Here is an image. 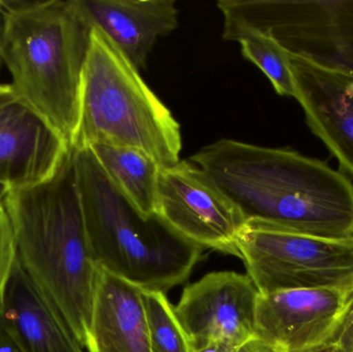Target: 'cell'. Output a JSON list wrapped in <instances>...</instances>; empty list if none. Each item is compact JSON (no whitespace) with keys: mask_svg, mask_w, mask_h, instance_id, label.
I'll use <instances>...</instances> for the list:
<instances>
[{"mask_svg":"<svg viewBox=\"0 0 353 352\" xmlns=\"http://www.w3.org/2000/svg\"><path fill=\"white\" fill-rule=\"evenodd\" d=\"M189 161L234 203L246 222L313 237H353L352 182L319 159L223 138Z\"/></svg>","mask_w":353,"mask_h":352,"instance_id":"cell-1","label":"cell"},{"mask_svg":"<svg viewBox=\"0 0 353 352\" xmlns=\"http://www.w3.org/2000/svg\"><path fill=\"white\" fill-rule=\"evenodd\" d=\"M17 258L86 351L97 267L70 154L50 179L10 190L4 203Z\"/></svg>","mask_w":353,"mask_h":352,"instance_id":"cell-2","label":"cell"},{"mask_svg":"<svg viewBox=\"0 0 353 352\" xmlns=\"http://www.w3.org/2000/svg\"><path fill=\"white\" fill-rule=\"evenodd\" d=\"M1 54L12 86L72 149L93 27L77 0L3 1Z\"/></svg>","mask_w":353,"mask_h":352,"instance_id":"cell-3","label":"cell"},{"mask_svg":"<svg viewBox=\"0 0 353 352\" xmlns=\"http://www.w3.org/2000/svg\"><path fill=\"white\" fill-rule=\"evenodd\" d=\"M72 151L97 267L146 291L165 293L187 280L205 249L157 215L140 214L116 189L90 149Z\"/></svg>","mask_w":353,"mask_h":352,"instance_id":"cell-4","label":"cell"},{"mask_svg":"<svg viewBox=\"0 0 353 352\" xmlns=\"http://www.w3.org/2000/svg\"><path fill=\"white\" fill-rule=\"evenodd\" d=\"M142 151L161 169L180 161V124L128 58L99 29L91 33L72 150L93 145Z\"/></svg>","mask_w":353,"mask_h":352,"instance_id":"cell-5","label":"cell"},{"mask_svg":"<svg viewBox=\"0 0 353 352\" xmlns=\"http://www.w3.org/2000/svg\"><path fill=\"white\" fill-rule=\"evenodd\" d=\"M225 23L273 37L290 55L353 80V0H220Z\"/></svg>","mask_w":353,"mask_h":352,"instance_id":"cell-6","label":"cell"},{"mask_svg":"<svg viewBox=\"0 0 353 352\" xmlns=\"http://www.w3.org/2000/svg\"><path fill=\"white\" fill-rule=\"evenodd\" d=\"M236 249L259 293L353 289V237H313L246 222Z\"/></svg>","mask_w":353,"mask_h":352,"instance_id":"cell-7","label":"cell"},{"mask_svg":"<svg viewBox=\"0 0 353 352\" xmlns=\"http://www.w3.org/2000/svg\"><path fill=\"white\" fill-rule=\"evenodd\" d=\"M155 215L191 243L239 256L236 238L246 225L242 213L189 161L161 169Z\"/></svg>","mask_w":353,"mask_h":352,"instance_id":"cell-8","label":"cell"},{"mask_svg":"<svg viewBox=\"0 0 353 352\" xmlns=\"http://www.w3.org/2000/svg\"><path fill=\"white\" fill-rule=\"evenodd\" d=\"M259 296L248 275L232 271L210 273L188 285L175 312L193 351L211 345L238 346L256 337Z\"/></svg>","mask_w":353,"mask_h":352,"instance_id":"cell-9","label":"cell"},{"mask_svg":"<svg viewBox=\"0 0 353 352\" xmlns=\"http://www.w3.org/2000/svg\"><path fill=\"white\" fill-rule=\"evenodd\" d=\"M353 289H290L259 293L256 336L280 352H303L335 339Z\"/></svg>","mask_w":353,"mask_h":352,"instance_id":"cell-10","label":"cell"},{"mask_svg":"<svg viewBox=\"0 0 353 352\" xmlns=\"http://www.w3.org/2000/svg\"><path fill=\"white\" fill-rule=\"evenodd\" d=\"M70 152L60 132L18 94L0 86V184L23 189L50 179Z\"/></svg>","mask_w":353,"mask_h":352,"instance_id":"cell-11","label":"cell"},{"mask_svg":"<svg viewBox=\"0 0 353 352\" xmlns=\"http://www.w3.org/2000/svg\"><path fill=\"white\" fill-rule=\"evenodd\" d=\"M296 99L311 132L353 178V80L288 54Z\"/></svg>","mask_w":353,"mask_h":352,"instance_id":"cell-12","label":"cell"},{"mask_svg":"<svg viewBox=\"0 0 353 352\" xmlns=\"http://www.w3.org/2000/svg\"><path fill=\"white\" fill-rule=\"evenodd\" d=\"M0 318L18 352H85L63 316L18 258L2 300Z\"/></svg>","mask_w":353,"mask_h":352,"instance_id":"cell-13","label":"cell"},{"mask_svg":"<svg viewBox=\"0 0 353 352\" xmlns=\"http://www.w3.org/2000/svg\"><path fill=\"white\" fill-rule=\"evenodd\" d=\"M93 28L103 32L140 70L157 39L178 27L175 0H77Z\"/></svg>","mask_w":353,"mask_h":352,"instance_id":"cell-14","label":"cell"},{"mask_svg":"<svg viewBox=\"0 0 353 352\" xmlns=\"http://www.w3.org/2000/svg\"><path fill=\"white\" fill-rule=\"evenodd\" d=\"M87 352H150L143 289L97 267Z\"/></svg>","mask_w":353,"mask_h":352,"instance_id":"cell-15","label":"cell"},{"mask_svg":"<svg viewBox=\"0 0 353 352\" xmlns=\"http://www.w3.org/2000/svg\"><path fill=\"white\" fill-rule=\"evenodd\" d=\"M89 149L125 200L143 216L155 215L161 169L157 161L142 151L126 147L97 144Z\"/></svg>","mask_w":353,"mask_h":352,"instance_id":"cell-16","label":"cell"},{"mask_svg":"<svg viewBox=\"0 0 353 352\" xmlns=\"http://www.w3.org/2000/svg\"><path fill=\"white\" fill-rule=\"evenodd\" d=\"M222 37L240 43L243 56L269 78L278 94L296 99V85L288 53L273 37L251 27L225 22Z\"/></svg>","mask_w":353,"mask_h":352,"instance_id":"cell-17","label":"cell"},{"mask_svg":"<svg viewBox=\"0 0 353 352\" xmlns=\"http://www.w3.org/2000/svg\"><path fill=\"white\" fill-rule=\"evenodd\" d=\"M143 301L150 352H194L165 293L143 289Z\"/></svg>","mask_w":353,"mask_h":352,"instance_id":"cell-18","label":"cell"},{"mask_svg":"<svg viewBox=\"0 0 353 352\" xmlns=\"http://www.w3.org/2000/svg\"><path fill=\"white\" fill-rule=\"evenodd\" d=\"M16 260L17 251L14 238L3 206L0 209V309Z\"/></svg>","mask_w":353,"mask_h":352,"instance_id":"cell-19","label":"cell"},{"mask_svg":"<svg viewBox=\"0 0 353 352\" xmlns=\"http://www.w3.org/2000/svg\"><path fill=\"white\" fill-rule=\"evenodd\" d=\"M195 352H280L275 347L272 346L265 341L261 340L259 337L250 339L247 342L238 346L230 345H211Z\"/></svg>","mask_w":353,"mask_h":352,"instance_id":"cell-20","label":"cell"},{"mask_svg":"<svg viewBox=\"0 0 353 352\" xmlns=\"http://www.w3.org/2000/svg\"><path fill=\"white\" fill-rule=\"evenodd\" d=\"M0 352H18L2 324L1 318H0Z\"/></svg>","mask_w":353,"mask_h":352,"instance_id":"cell-21","label":"cell"},{"mask_svg":"<svg viewBox=\"0 0 353 352\" xmlns=\"http://www.w3.org/2000/svg\"><path fill=\"white\" fill-rule=\"evenodd\" d=\"M303 352H341V349H340L339 345L337 343L331 341V342H327L325 344L312 347V349Z\"/></svg>","mask_w":353,"mask_h":352,"instance_id":"cell-22","label":"cell"},{"mask_svg":"<svg viewBox=\"0 0 353 352\" xmlns=\"http://www.w3.org/2000/svg\"><path fill=\"white\" fill-rule=\"evenodd\" d=\"M10 188L6 187V186L2 185L0 184V209L4 206V203H6V198H8V194H10Z\"/></svg>","mask_w":353,"mask_h":352,"instance_id":"cell-23","label":"cell"},{"mask_svg":"<svg viewBox=\"0 0 353 352\" xmlns=\"http://www.w3.org/2000/svg\"><path fill=\"white\" fill-rule=\"evenodd\" d=\"M1 34H2V17L1 14H0V72H1L2 65H3V60H2V54H1ZM0 86H1V83H0Z\"/></svg>","mask_w":353,"mask_h":352,"instance_id":"cell-24","label":"cell"},{"mask_svg":"<svg viewBox=\"0 0 353 352\" xmlns=\"http://www.w3.org/2000/svg\"><path fill=\"white\" fill-rule=\"evenodd\" d=\"M2 2H3V1H2V0H0V8H1V6H2Z\"/></svg>","mask_w":353,"mask_h":352,"instance_id":"cell-25","label":"cell"}]
</instances>
